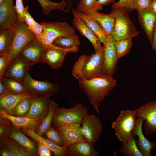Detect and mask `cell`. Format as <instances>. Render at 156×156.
<instances>
[{
    "label": "cell",
    "instance_id": "cell-1",
    "mask_svg": "<svg viewBox=\"0 0 156 156\" xmlns=\"http://www.w3.org/2000/svg\"><path fill=\"white\" fill-rule=\"evenodd\" d=\"M80 87L87 96L91 104L98 113L100 105L116 86V81L113 77L104 75L87 80L78 81Z\"/></svg>",
    "mask_w": 156,
    "mask_h": 156
},
{
    "label": "cell",
    "instance_id": "cell-2",
    "mask_svg": "<svg viewBox=\"0 0 156 156\" xmlns=\"http://www.w3.org/2000/svg\"><path fill=\"white\" fill-rule=\"evenodd\" d=\"M129 12L127 9L120 7L113 9L109 13L115 19L111 35L116 40L132 38L139 34L129 18Z\"/></svg>",
    "mask_w": 156,
    "mask_h": 156
},
{
    "label": "cell",
    "instance_id": "cell-3",
    "mask_svg": "<svg viewBox=\"0 0 156 156\" xmlns=\"http://www.w3.org/2000/svg\"><path fill=\"white\" fill-rule=\"evenodd\" d=\"M44 32L37 38L46 48L56 38L60 37H70L77 36L74 28L65 21L42 22Z\"/></svg>",
    "mask_w": 156,
    "mask_h": 156
},
{
    "label": "cell",
    "instance_id": "cell-4",
    "mask_svg": "<svg viewBox=\"0 0 156 156\" xmlns=\"http://www.w3.org/2000/svg\"><path fill=\"white\" fill-rule=\"evenodd\" d=\"M88 113L87 108L80 103L68 108L58 107L54 114L52 124L56 129L68 124L81 125Z\"/></svg>",
    "mask_w": 156,
    "mask_h": 156
},
{
    "label": "cell",
    "instance_id": "cell-5",
    "mask_svg": "<svg viewBox=\"0 0 156 156\" xmlns=\"http://www.w3.org/2000/svg\"><path fill=\"white\" fill-rule=\"evenodd\" d=\"M137 118L135 110H122L116 120L112 122V127L115 131V135L122 143L134 135L132 132Z\"/></svg>",
    "mask_w": 156,
    "mask_h": 156
},
{
    "label": "cell",
    "instance_id": "cell-6",
    "mask_svg": "<svg viewBox=\"0 0 156 156\" xmlns=\"http://www.w3.org/2000/svg\"><path fill=\"white\" fill-rule=\"evenodd\" d=\"M13 29L15 36L8 52L12 60L29 42L37 38L25 22L18 21Z\"/></svg>",
    "mask_w": 156,
    "mask_h": 156
},
{
    "label": "cell",
    "instance_id": "cell-7",
    "mask_svg": "<svg viewBox=\"0 0 156 156\" xmlns=\"http://www.w3.org/2000/svg\"><path fill=\"white\" fill-rule=\"evenodd\" d=\"M46 48L37 38L29 42L17 56L29 68L38 62H45Z\"/></svg>",
    "mask_w": 156,
    "mask_h": 156
},
{
    "label": "cell",
    "instance_id": "cell-8",
    "mask_svg": "<svg viewBox=\"0 0 156 156\" xmlns=\"http://www.w3.org/2000/svg\"><path fill=\"white\" fill-rule=\"evenodd\" d=\"M23 84L31 93L48 98L57 93L59 90V86L55 83L47 80L40 81L34 79L28 71Z\"/></svg>",
    "mask_w": 156,
    "mask_h": 156
},
{
    "label": "cell",
    "instance_id": "cell-9",
    "mask_svg": "<svg viewBox=\"0 0 156 156\" xmlns=\"http://www.w3.org/2000/svg\"><path fill=\"white\" fill-rule=\"evenodd\" d=\"M103 46L97 52L86 56L82 68L83 78L89 80L103 75Z\"/></svg>",
    "mask_w": 156,
    "mask_h": 156
},
{
    "label": "cell",
    "instance_id": "cell-10",
    "mask_svg": "<svg viewBox=\"0 0 156 156\" xmlns=\"http://www.w3.org/2000/svg\"><path fill=\"white\" fill-rule=\"evenodd\" d=\"M81 125V132L85 140L92 144L98 142L103 129L99 117L94 114H88Z\"/></svg>",
    "mask_w": 156,
    "mask_h": 156
},
{
    "label": "cell",
    "instance_id": "cell-11",
    "mask_svg": "<svg viewBox=\"0 0 156 156\" xmlns=\"http://www.w3.org/2000/svg\"><path fill=\"white\" fill-rule=\"evenodd\" d=\"M104 59L103 75L113 77L117 69L118 58L115 39L111 35H108L103 44Z\"/></svg>",
    "mask_w": 156,
    "mask_h": 156
},
{
    "label": "cell",
    "instance_id": "cell-12",
    "mask_svg": "<svg viewBox=\"0 0 156 156\" xmlns=\"http://www.w3.org/2000/svg\"><path fill=\"white\" fill-rule=\"evenodd\" d=\"M137 117L143 118L145 122L143 124L147 135L156 132V101H150L134 110Z\"/></svg>",
    "mask_w": 156,
    "mask_h": 156
},
{
    "label": "cell",
    "instance_id": "cell-13",
    "mask_svg": "<svg viewBox=\"0 0 156 156\" xmlns=\"http://www.w3.org/2000/svg\"><path fill=\"white\" fill-rule=\"evenodd\" d=\"M79 47L65 49L57 46L52 43L46 48L44 56L45 62L52 68L56 69L62 65L65 57L69 53H76Z\"/></svg>",
    "mask_w": 156,
    "mask_h": 156
},
{
    "label": "cell",
    "instance_id": "cell-14",
    "mask_svg": "<svg viewBox=\"0 0 156 156\" xmlns=\"http://www.w3.org/2000/svg\"><path fill=\"white\" fill-rule=\"evenodd\" d=\"M13 0H2L0 3V30L13 29L18 21Z\"/></svg>",
    "mask_w": 156,
    "mask_h": 156
},
{
    "label": "cell",
    "instance_id": "cell-15",
    "mask_svg": "<svg viewBox=\"0 0 156 156\" xmlns=\"http://www.w3.org/2000/svg\"><path fill=\"white\" fill-rule=\"evenodd\" d=\"M20 128L12 124H11L8 127L3 135L15 141L30 156L38 155L37 144L25 135Z\"/></svg>",
    "mask_w": 156,
    "mask_h": 156
},
{
    "label": "cell",
    "instance_id": "cell-16",
    "mask_svg": "<svg viewBox=\"0 0 156 156\" xmlns=\"http://www.w3.org/2000/svg\"><path fill=\"white\" fill-rule=\"evenodd\" d=\"M81 127L80 124H73L63 125L56 129L63 141L64 147L68 148L76 143L86 141L83 137Z\"/></svg>",
    "mask_w": 156,
    "mask_h": 156
},
{
    "label": "cell",
    "instance_id": "cell-17",
    "mask_svg": "<svg viewBox=\"0 0 156 156\" xmlns=\"http://www.w3.org/2000/svg\"><path fill=\"white\" fill-rule=\"evenodd\" d=\"M75 10L74 8L72 10L73 16V27L90 42L94 49L95 52H97L102 47V42L98 37L76 13Z\"/></svg>",
    "mask_w": 156,
    "mask_h": 156
},
{
    "label": "cell",
    "instance_id": "cell-18",
    "mask_svg": "<svg viewBox=\"0 0 156 156\" xmlns=\"http://www.w3.org/2000/svg\"><path fill=\"white\" fill-rule=\"evenodd\" d=\"M137 118L132 133L133 135L138 137V140H137V146L143 156H151V151L153 149L156 148V144L149 141L142 132V126L144 119L140 117Z\"/></svg>",
    "mask_w": 156,
    "mask_h": 156
},
{
    "label": "cell",
    "instance_id": "cell-19",
    "mask_svg": "<svg viewBox=\"0 0 156 156\" xmlns=\"http://www.w3.org/2000/svg\"><path fill=\"white\" fill-rule=\"evenodd\" d=\"M22 131L35 142H41L49 147L53 152L55 156H67L69 155L68 148L61 146L57 145L48 138L38 135L34 129L31 128H22Z\"/></svg>",
    "mask_w": 156,
    "mask_h": 156
},
{
    "label": "cell",
    "instance_id": "cell-20",
    "mask_svg": "<svg viewBox=\"0 0 156 156\" xmlns=\"http://www.w3.org/2000/svg\"><path fill=\"white\" fill-rule=\"evenodd\" d=\"M37 96L29 92L14 94L8 90L4 95L0 97V109L12 115L14 109L22 101L27 98Z\"/></svg>",
    "mask_w": 156,
    "mask_h": 156
},
{
    "label": "cell",
    "instance_id": "cell-21",
    "mask_svg": "<svg viewBox=\"0 0 156 156\" xmlns=\"http://www.w3.org/2000/svg\"><path fill=\"white\" fill-rule=\"evenodd\" d=\"M29 69L17 56L12 61L3 77L12 79L23 83Z\"/></svg>",
    "mask_w": 156,
    "mask_h": 156
},
{
    "label": "cell",
    "instance_id": "cell-22",
    "mask_svg": "<svg viewBox=\"0 0 156 156\" xmlns=\"http://www.w3.org/2000/svg\"><path fill=\"white\" fill-rule=\"evenodd\" d=\"M49 99L40 96L32 97L30 110L25 117L31 118H44L49 108Z\"/></svg>",
    "mask_w": 156,
    "mask_h": 156
},
{
    "label": "cell",
    "instance_id": "cell-23",
    "mask_svg": "<svg viewBox=\"0 0 156 156\" xmlns=\"http://www.w3.org/2000/svg\"><path fill=\"white\" fill-rule=\"evenodd\" d=\"M138 12L139 22L151 43L156 24V14L151 8Z\"/></svg>",
    "mask_w": 156,
    "mask_h": 156
},
{
    "label": "cell",
    "instance_id": "cell-24",
    "mask_svg": "<svg viewBox=\"0 0 156 156\" xmlns=\"http://www.w3.org/2000/svg\"><path fill=\"white\" fill-rule=\"evenodd\" d=\"M0 117L9 120L12 124L20 128H31L35 131L44 118L15 116L7 113L2 109H0Z\"/></svg>",
    "mask_w": 156,
    "mask_h": 156
},
{
    "label": "cell",
    "instance_id": "cell-25",
    "mask_svg": "<svg viewBox=\"0 0 156 156\" xmlns=\"http://www.w3.org/2000/svg\"><path fill=\"white\" fill-rule=\"evenodd\" d=\"M71 156H97L99 153L93 146V144L86 141L80 142L68 147Z\"/></svg>",
    "mask_w": 156,
    "mask_h": 156
},
{
    "label": "cell",
    "instance_id": "cell-26",
    "mask_svg": "<svg viewBox=\"0 0 156 156\" xmlns=\"http://www.w3.org/2000/svg\"><path fill=\"white\" fill-rule=\"evenodd\" d=\"M85 13L97 22L107 35H111L115 22V19L113 16L109 14L101 13L96 10Z\"/></svg>",
    "mask_w": 156,
    "mask_h": 156
},
{
    "label": "cell",
    "instance_id": "cell-27",
    "mask_svg": "<svg viewBox=\"0 0 156 156\" xmlns=\"http://www.w3.org/2000/svg\"><path fill=\"white\" fill-rule=\"evenodd\" d=\"M42 10V13L48 16L50 12L54 10L67 12H69L71 7L70 0H62L59 3L49 0H37Z\"/></svg>",
    "mask_w": 156,
    "mask_h": 156
},
{
    "label": "cell",
    "instance_id": "cell-28",
    "mask_svg": "<svg viewBox=\"0 0 156 156\" xmlns=\"http://www.w3.org/2000/svg\"><path fill=\"white\" fill-rule=\"evenodd\" d=\"M75 11L79 17L98 37L102 43L104 44L106 41L108 35L101 25L85 13L77 11L76 9Z\"/></svg>",
    "mask_w": 156,
    "mask_h": 156
},
{
    "label": "cell",
    "instance_id": "cell-29",
    "mask_svg": "<svg viewBox=\"0 0 156 156\" xmlns=\"http://www.w3.org/2000/svg\"><path fill=\"white\" fill-rule=\"evenodd\" d=\"M58 107L57 104L55 101L50 100V107L48 112L36 130V133L42 136L51 125L54 114Z\"/></svg>",
    "mask_w": 156,
    "mask_h": 156
},
{
    "label": "cell",
    "instance_id": "cell-30",
    "mask_svg": "<svg viewBox=\"0 0 156 156\" xmlns=\"http://www.w3.org/2000/svg\"><path fill=\"white\" fill-rule=\"evenodd\" d=\"M13 29H6L0 30V54L8 53L15 36Z\"/></svg>",
    "mask_w": 156,
    "mask_h": 156
},
{
    "label": "cell",
    "instance_id": "cell-31",
    "mask_svg": "<svg viewBox=\"0 0 156 156\" xmlns=\"http://www.w3.org/2000/svg\"><path fill=\"white\" fill-rule=\"evenodd\" d=\"M1 143L9 148L15 156H30L29 154L13 139L4 135L0 137Z\"/></svg>",
    "mask_w": 156,
    "mask_h": 156
},
{
    "label": "cell",
    "instance_id": "cell-32",
    "mask_svg": "<svg viewBox=\"0 0 156 156\" xmlns=\"http://www.w3.org/2000/svg\"><path fill=\"white\" fill-rule=\"evenodd\" d=\"M119 151L125 156H143L138 147L137 140L134 135L128 141L122 143Z\"/></svg>",
    "mask_w": 156,
    "mask_h": 156
},
{
    "label": "cell",
    "instance_id": "cell-33",
    "mask_svg": "<svg viewBox=\"0 0 156 156\" xmlns=\"http://www.w3.org/2000/svg\"><path fill=\"white\" fill-rule=\"evenodd\" d=\"M1 78L8 90L13 94H20L29 92L23 83L15 80L2 77Z\"/></svg>",
    "mask_w": 156,
    "mask_h": 156
},
{
    "label": "cell",
    "instance_id": "cell-34",
    "mask_svg": "<svg viewBox=\"0 0 156 156\" xmlns=\"http://www.w3.org/2000/svg\"><path fill=\"white\" fill-rule=\"evenodd\" d=\"M52 43L55 45L65 49L79 47L80 42L78 36L74 37H60L55 39Z\"/></svg>",
    "mask_w": 156,
    "mask_h": 156
},
{
    "label": "cell",
    "instance_id": "cell-35",
    "mask_svg": "<svg viewBox=\"0 0 156 156\" xmlns=\"http://www.w3.org/2000/svg\"><path fill=\"white\" fill-rule=\"evenodd\" d=\"M103 6L100 5L97 0H79L76 10L85 13L102 9Z\"/></svg>",
    "mask_w": 156,
    "mask_h": 156
},
{
    "label": "cell",
    "instance_id": "cell-36",
    "mask_svg": "<svg viewBox=\"0 0 156 156\" xmlns=\"http://www.w3.org/2000/svg\"><path fill=\"white\" fill-rule=\"evenodd\" d=\"M115 44L118 57L119 59L129 53L132 45V38L118 40H115Z\"/></svg>",
    "mask_w": 156,
    "mask_h": 156
},
{
    "label": "cell",
    "instance_id": "cell-37",
    "mask_svg": "<svg viewBox=\"0 0 156 156\" xmlns=\"http://www.w3.org/2000/svg\"><path fill=\"white\" fill-rule=\"evenodd\" d=\"M32 98H27L22 101L14 108L12 115L17 117H25L30 110Z\"/></svg>",
    "mask_w": 156,
    "mask_h": 156
},
{
    "label": "cell",
    "instance_id": "cell-38",
    "mask_svg": "<svg viewBox=\"0 0 156 156\" xmlns=\"http://www.w3.org/2000/svg\"><path fill=\"white\" fill-rule=\"evenodd\" d=\"M86 55H83L80 57L73 66L72 74L73 76L78 81L83 79L82 70L84 60Z\"/></svg>",
    "mask_w": 156,
    "mask_h": 156
},
{
    "label": "cell",
    "instance_id": "cell-39",
    "mask_svg": "<svg viewBox=\"0 0 156 156\" xmlns=\"http://www.w3.org/2000/svg\"><path fill=\"white\" fill-rule=\"evenodd\" d=\"M45 133L48 138L54 143L60 146H64L63 141L60 135L57 131L52 127V125Z\"/></svg>",
    "mask_w": 156,
    "mask_h": 156
},
{
    "label": "cell",
    "instance_id": "cell-40",
    "mask_svg": "<svg viewBox=\"0 0 156 156\" xmlns=\"http://www.w3.org/2000/svg\"><path fill=\"white\" fill-rule=\"evenodd\" d=\"M12 60L8 53L0 54V78L2 77Z\"/></svg>",
    "mask_w": 156,
    "mask_h": 156
},
{
    "label": "cell",
    "instance_id": "cell-41",
    "mask_svg": "<svg viewBox=\"0 0 156 156\" xmlns=\"http://www.w3.org/2000/svg\"><path fill=\"white\" fill-rule=\"evenodd\" d=\"M152 0H133L134 10L138 12L143 11L151 8Z\"/></svg>",
    "mask_w": 156,
    "mask_h": 156
},
{
    "label": "cell",
    "instance_id": "cell-42",
    "mask_svg": "<svg viewBox=\"0 0 156 156\" xmlns=\"http://www.w3.org/2000/svg\"><path fill=\"white\" fill-rule=\"evenodd\" d=\"M133 1V0H119L113 3L111 8L113 9L122 7L127 9L129 12H132L134 10Z\"/></svg>",
    "mask_w": 156,
    "mask_h": 156
},
{
    "label": "cell",
    "instance_id": "cell-43",
    "mask_svg": "<svg viewBox=\"0 0 156 156\" xmlns=\"http://www.w3.org/2000/svg\"><path fill=\"white\" fill-rule=\"evenodd\" d=\"M38 145V154L40 156H51V151L47 146L42 143L36 142Z\"/></svg>",
    "mask_w": 156,
    "mask_h": 156
},
{
    "label": "cell",
    "instance_id": "cell-44",
    "mask_svg": "<svg viewBox=\"0 0 156 156\" xmlns=\"http://www.w3.org/2000/svg\"><path fill=\"white\" fill-rule=\"evenodd\" d=\"M15 7L18 15V21L24 22L23 15L25 7L23 5V0H15Z\"/></svg>",
    "mask_w": 156,
    "mask_h": 156
},
{
    "label": "cell",
    "instance_id": "cell-45",
    "mask_svg": "<svg viewBox=\"0 0 156 156\" xmlns=\"http://www.w3.org/2000/svg\"><path fill=\"white\" fill-rule=\"evenodd\" d=\"M29 28L36 36L37 38L40 36L44 32V29L42 25L36 22Z\"/></svg>",
    "mask_w": 156,
    "mask_h": 156
},
{
    "label": "cell",
    "instance_id": "cell-46",
    "mask_svg": "<svg viewBox=\"0 0 156 156\" xmlns=\"http://www.w3.org/2000/svg\"><path fill=\"white\" fill-rule=\"evenodd\" d=\"M28 6L24 8L23 18L25 22L30 27L33 25L36 21L33 18L28 11Z\"/></svg>",
    "mask_w": 156,
    "mask_h": 156
},
{
    "label": "cell",
    "instance_id": "cell-47",
    "mask_svg": "<svg viewBox=\"0 0 156 156\" xmlns=\"http://www.w3.org/2000/svg\"><path fill=\"white\" fill-rule=\"evenodd\" d=\"M1 156H15V154L9 148L3 146L0 151Z\"/></svg>",
    "mask_w": 156,
    "mask_h": 156
},
{
    "label": "cell",
    "instance_id": "cell-48",
    "mask_svg": "<svg viewBox=\"0 0 156 156\" xmlns=\"http://www.w3.org/2000/svg\"><path fill=\"white\" fill-rule=\"evenodd\" d=\"M152 49L156 51V24L154 29L151 43Z\"/></svg>",
    "mask_w": 156,
    "mask_h": 156
},
{
    "label": "cell",
    "instance_id": "cell-49",
    "mask_svg": "<svg viewBox=\"0 0 156 156\" xmlns=\"http://www.w3.org/2000/svg\"><path fill=\"white\" fill-rule=\"evenodd\" d=\"M8 90L3 82L1 78H0V97L4 95Z\"/></svg>",
    "mask_w": 156,
    "mask_h": 156
},
{
    "label": "cell",
    "instance_id": "cell-50",
    "mask_svg": "<svg viewBox=\"0 0 156 156\" xmlns=\"http://www.w3.org/2000/svg\"><path fill=\"white\" fill-rule=\"evenodd\" d=\"M99 4L103 6H107L110 3L115 2V0H97Z\"/></svg>",
    "mask_w": 156,
    "mask_h": 156
},
{
    "label": "cell",
    "instance_id": "cell-51",
    "mask_svg": "<svg viewBox=\"0 0 156 156\" xmlns=\"http://www.w3.org/2000/svg\"><path fill=\"white\" fill-rule=\"evenodd\" d=\"M151 8L156 14V0H152Z\"/></svg>",
    "mask_w": 156,
    "mask_h": 156
},
{
    "label": "cell",
    "instance_id": "cell-52",
    "mask_svg": "<svg viewBox=\"0 0 156 156\" xmlns=\"http://www.w3.org/2000/svg\"><path fill=\"white\" fill-rule=\"evenodd\" d=\"M2 0H0V3L2 1Z\"/></svg>",
    "mask_w": 156,
    "mask_h": 156
}]
</instances>
